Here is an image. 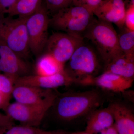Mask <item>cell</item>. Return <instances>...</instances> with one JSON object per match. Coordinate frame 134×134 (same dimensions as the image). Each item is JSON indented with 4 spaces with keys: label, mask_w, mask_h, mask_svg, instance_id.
Instances as JSON below:
<instances>
[{
    "label": "cell",
    "mask_w": 134,
    "mask_h": 134,
    "mask_svg": "<svg viewBox=\"0 0 134 134\" xmlns=\"http://www.w3.org/2000/svg\"><path fill=\"white\" fill-rule=\"evenodd\" d=\"M101 93L96 90L58 95L52 107L55 115L65 121H71L97 109L102 103Z\"/></svg>",
    "instance_id": "obj_1"
},
{
    "label": "cell",
    "mask_w": 134,
    "mask_h": 134,
    "mask_svg": "<svg viewBox=\"0 0 134 134\" xmlns=\"http://www.w3.org/2000/svg\"><path fill=\"white\" fill-rule=\"evenodd\" d=\"M64 70L75 83L90 84L99 72L103 61L91 44L83 41L75 50Z\"/></svg>",
    "instance_id": "obj_2"
},
{
    "label": "cell",
    "mask_w": 134,
    "mask_h": 134,
    "mask_svg": "<svg viewBox=\"0 0 134 134\" xmlns=\"http://www.w3.org/2000/svg\"><path fill=\"white\" fill-rule=\"evenodd\" d=\"M96 49L104 66L122 53L119 46L118 33L112 24L94 17L83 35Z\"/></svg>",
    "instance_id": "obj_3"
},
{
    "label": "cell",
    "mask_w": 134,
    "mask_h": 134,
    "mask_svg": "<svg viewBox=\"0 0 134 134\" xmlns=\"http://www.w3.org/2000/svg\"><path fill=\"white\" fill-rule=\"evenodd\" d=\"M94 16L85 8L70 6L53 15L50 18V25L57 30L83 39V34Z\"/></svg>",
    "instance_id": "obj_4"
},
{
    "label": "cell",
    "mask_w": 134,
    "mask_h": 134,
    "mask_svg": "<svg viewBox=\"0 0 134 134\" xmlns=\"http://www.w3.org/2000/svg\"><path fill=\"white\" fill-rule=\"evenodd\" d=\"M26 18L0 16V40L25 60L31 53L26 27Z\"/></svg>",
    "instance_id": "obj_5"
},
{
    "label": "cell",
    "mask_w": 134,
    "mask_h": 134,
    "mask_svg": "<svg viewBox=\"0 0 134 134\" xmlns=\"http://www.w3.org/2000/svg\"><path fill=\"white\" fill-rule=\"evenodd\" d=\"M49 14L44 5L38 10L26 18V27L29 37L31 53L38 57L44 52L49 36L50 25Z\"/></svg>",
    "instance_id": "obj_6"
},
{
    "label": "cell",
    "mask_w": 134,
    "mask_h": 134,
    "mask_svg": "<svg viewBox=\"0 0 134 134\" xmlns=\"http://www.w3.org/2000/svg\"><path fill=\"white\" fill-rule=\"evenodd\" d=\"M83 40L65 32H55L48 37L44 53L52 55L65 65Z\"/></svg>",
    "instance_id": "obj_7"
},
{
    "label": "cell",
    "mask_w": 134,
    "mask_h": 134,
    "mask_svg": "<svg viewBox=\"0 0 134 134\" xmlns=\"http://www.w3.org/2000/svg\"><path fill=\"white\" fill-rule=\"evenodd\" d=\"M31 70L30 65L26 60L0 40V72L10 78L14 84L20 77L30 75Z\"/></svg>",
    "instance_id": "obj_8"
},
{
    "label": "cell",
    "mask_w": 134,
    "mask_h": 134,
    "mask_svg": "<svg viewBox=\"0 0 134 134\" xmlns=\"http://www.w3.org/2000/svg\"><path fill=\"white\" fill-rule=\"evenodd\" d=\"M58 95L52 90L24 85H14L12 93V96L18 103L28 105L51 107Z\"/></svg>",
    "instance_id": "obj_9"
},
{
    "label": "cell",
    "mask_w": 134,
    "mask_h": 134,
    "mask_svg": "<svg viewBox=\"0 0 134 134\" xmlns=\"http://www.w3.org/2000/svg\"><path fill=\"white\" fill-rule=\"evenodd\" d=\"M51 108L28 105L16 101L9 103L5 111L12 119L19 121L22 125L38 127Z\"/></svg>",
    "instance_id": "obj_10"
},
{
    "label": "cell",
    "mask_w": 134,
    "mask_h": 134,
    "mask_svg": "<svg viewBox=\"0 0 134 134\" xmlns=\"http://www.w3.org/2000/svg\"><path fill=\"white\" fill-rule=\"evenodd\" d=\"M74 83V80L64 70L62 72L49 76L30 74L20 77L16 79L14 85H24L52 90Z\"/></svg>",
    "instance_id": "obj_11"
},
{
    "label": "cell",
    "mask_w": 134,
    "mask_h": 134,
    "mask_svg": "<svg viewBox=\"0 0 134 134\" xmlns=\"http://www.w3.org/2000/svg\"><path fill=\"white\" fill-rule=\"evenodd\" d=\"M125 13L124 0H102L93 14L99 20L114 24L120 30L125 26Z\"/></svg>",
    "instance_id": "obj_12"
},
{
    "label": "cell",
    "mask_w": 134,
    "mask_h": 134,
    "mask_svg": "<svg viewBox=\"0 0 134 134\" xmlns=\"http://www.w3.org/2000/svg\"><path fill=\"white\" fill-rule=\"evenodd\" d=\"M108 107L112 113L118 133L134 134V115L132 110L117 102L111 103Z\"/></svg>",
    "instance_id": "obj_13"
},
{
    "label": "cell",
    "mask_w": 134,
    "mask_h": 134,
    "mask_svg": "<svg viewBox=\"0 0 134 134\" xmlns=\"http://www.w3.org/2000/svg\"><path fill=\"white\" fill-rule=\"evenodd\" d=\"M134 79L126 78L111 72H104L93 77L91 84L115 92H122L131 88Z\"/></svg>",
    "instance_id": "obj_14"
},
{
    "label": "cell",
    "mask_w": 134,
    "mask_h": 134,
    "mask_svg": "<svg viewBox=\"0 0 134 134\" xmlns=\"http://www.w3.org/2000/svg\"><path fill=\"white\" fill-rule=\"evenodd\" d=\"M114 124L113 117L109 107L97 109L90 114L85 131L90 134H98Z\"/></svg>",
    "instance_id": "obj_15"
},
{
    "label": "cell",
    "mask_w": 134,
    "mask_h": 134,
    "mask_svg": "<svg viewBox=\"0 0 134 134\" xmlns=\"http://www.w3.org/2000/svg\"><path fill=\"white\" fill-rule=\"evenodd\" d=\"M104 72L134 79V55L120 54L104 66Z\"/></svg>",
    "instance_id": "obj_16"
},
{
    "label": "cell",
    "mask_w": 134,
    "mask_h": 134,
    "mask_svg": "<svg viewBox=\"0 0 134 134\" xmlns=\"http://www.w3.org/2000/svg\"><path fill=\"white\" fill-rule=\"evenodd\" d=\"M65 66L52 55L44 53L38 57L35 66V75L43 76L53 75L63 71Z\"/></svg>",
    "instance_id": "obj_17"
},
{
    "label": "cell",
    "mask_w": 134,
    "mask_h": 134,
    "mask_svg": "<svg viewBox=\"0 0 134 134\" xmlns=\"http://www.w3.org/2000/svg\"><path fill=\"white\" fill-rule=\"evenodd\" d=\"M43 0H16L7 10L8 16L27 18L33 14L43 5Z\"/></svg>",
    "instance_id": "obj_18"
},
{
    "label": "cell",
    "mask_w": 134,
    "mask_h": 134,
    "mask_svg": "<svg viewBox=\"0 0 134 134\" xmlns=\"http://www.w3.org/2000/svg\"><path fill=\"white\" fill-rule=\"evenodd\" d=\"M120 30L118 36L120 49L125 54L134 55V31L125 26Z\"/></svg>",
    "instance_id": "obj_19"
},
{
    "label": "cell",
    "mask_w": 134,
    "mask_h": 134,
    "mask_svg": "<svg viewBox=\"0 0 134 134\" xmlns=\"http://www.w3.org/2000/svg\"><path fill=\"white\" fill-rule=\"evenodd\" d=\"M63 133L46 131L38 127L24 125H13L8 127H0V134H62Z\"/></svg>",
    "instance_id": "obj_20"
},
{
    "label": "cell",
    "mask_w": 134,
    "mask_h": 134,
    "mask_svg": "<svg viewBox=\"0 0 134 134\" xmlns=\"http://www.w3.org/2000/svg\"><path fill=\"white\" fill-rule=\"evenodd\" d=\"M14 87V82L10 78L6 75H0V94L9 104Z\"/></svg>",
    "instance_id": "obj_21"
},
{
    "label": "cell",
    "mask_w": 134,
    "mask_h": 134,
    "mask_svg": "<svg viewBox=\"0 0 134 134\" xmlns=\"http://www.w3.org/2000/svg\"><path fill=\"white\" fill-rule=\"evenodd\" d=\"M46 8L48 14L53 15L60 10L71 5V0H44Z\"/></svg>",
    "instance_id": "obj_22"
},
{
    "label": "cell",
    "mask_w": 134,
    "mask_h": 134,
    "mask_svg": "<svg viewBox=\"0 0 134 134\" xmlns=\"http://www.w3.org/2000/svg\"><path fill=\"white\" fill-rule=\"evenodd\" d=\"M101 1L102 0H71L70 6L82 7L93 13Z\"/></svg>",
    "instance_id": "obj_23"
},
{
    "label": "cell",
    "mask_w": 134,
    "mask_h": 134,
    "mask_svg": "<svg viewBox=\"0 0 134 134\" xmlns=\"http://www.w3.org/2000/svg\"><path fill=\"white\" fill-rule=\"evenodd\" d=\"M125 26L130 30L134 31V5H130L126 8Z\"/></svg>",
    "instance_id": "obj_24"
},
{
    "label": "cell",
    "mask_w": 134,
    "mask_h": 134,
    "mask_svg": "<svg viewBox=\"0 0 134 134\" xmlns=\"http://www.w3.org/2000/svg\"><path fill=\"white\" fill-rule=\"evenodd\" d=\"M16 0H0V16H3L6 11Z\"/></svg>",
    "instance_id": "obj_25"
},
{
    "label": "cell",
    "mask_w": 134,
    "mask_h": 134,
    "mask_svg": "<svg viewBox=\"0 0 134 134\" xmlns=\"http://www.w3.org/2000/svg\"><path fill=\"white\" fill-rule=\"evenodd\" d=\"M13 125V120L7 114L0 113V127H8Z\"/></svg>",
    "instance_id": "obj_26"
},
{
    "label": "cell",
    "mask_w": 134,
    "mask_h": 134,
    "mask_svg": "<svg viewBox=\"0 0 134 134\" xmlns=\"http://www.w3.org/2000/svg\"><path fill=\"white\" fill-rule=\"evenodd\" d=\"M98 134H119L114 124L111 126L101 131Z\"/></svg>",
    "instance_id": "obj_27"
},
{
    "label": "cell",
    "mask_w": 134,
    "mask_h": 134,
    "mask_svg": "<svg viewBox=\"0 0 134 134\" xmlns=\"http://www.w3.org/2000/svg\"><path fill=\"white\" fill-rule=\"evenodd\" d=\"M9 104V103L7 102L2 95L0 94V108H3L5 110Z\"/></svg>",
    "instance_id": "obj_28"
},
{
    "label": "cell",
    "mask_w": 134,
    "mask_h": 134,
    "mask_svg": "<svg viewBox=\"0 0 134 134\" xmlns=\"http://www.w3.org/2000/svg\"><path fill=\"white\" fill-rule=\"evenodd\" d=\"M62 134H90L87 133L85 131H82V132H73V133H63Z\"/></svg>",
    "instance_id": "obj_29"
}]
</instances>
